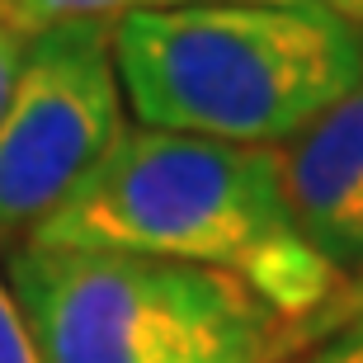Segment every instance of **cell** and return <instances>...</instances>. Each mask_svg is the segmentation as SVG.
<instances>
[{"instance_id":"obj_1","label":"cell","mask_w":363,"mask_h":363,"mask_svg":"<svg viewBox=\"0 0 363 363\" xmlns=\"http://www.w3.org/2000/svg\"><path fill=\"white\" fill-rule=\"evenodd\" d=\"M24 245L236 274L283 325L345 283L288 227L279 151L151 128H128Z\"/></svg>"},{"instance_id":"obj_2","label":"cell","mask_w":363,"mask_h":363,"mask_svg":"<svg viewBox=\"0 0 363 363\" xmlns=\"http://www.w3.org/2000/svg\"><path fill=\"white\" fill-rule=\"evenodd\" d=\"M113 67L137 128L279 151L363 81V33L269 5L128 10Z\"/></svg>"},{"instance_id":"obj_3","label":"cell","mask_w":363,"mask_h":363,"mask_svg":"<svg viewBox=\"0 0 363 363\" xmlns=\"http://www.w3.org/2000/svg\"><path fill=\"white\" fill-rule=\"evenodd\" d=\"M0 274L43 363H279L283 321L236 274L43 245Z\"/></svg>"},{"instance_id":"obj_4","label":"cell","mask_w":363,"mask_h":363,"mask_svg":"<svg viewBox=\"0 0 363 363\" xmlns=\"http://www.w3.org/2000/svg\"><path fill=\"white\" fill-rule=\"evenodd\" d=\"M128 133L113 24L28 33L0 118V259L19 250Z\"/></svg>"},{"instance_id":"obj_5","label":"cell","mask_w":363,"mask_h":363,"mask_svg":"<svg viewBox=\"0 0 363 363\" xmlns=\"http://www.w3.org/2000/svg\"><path fill=\"white\" fill-rule=\"evenodd\" d=\"M288 227L340 279L363 269V81L279 147Z\"/></svg>"},{"instance_id":"obj_6","label":"cell","mask_w":363,"mask_h":363,"mask_svg":"<svg viewBox=\"0 0 363 363\" xmlns=\"http://www.w3.org/2000/svg\"><path fill=\"white\" fill-rule=\"evenodd\" d=\"M359 311H363V269L350 274V279L340 283L321 307L307 311L297 325H283V335H279V363H297L307 350H316L321 340L335 335L340 325H350Z\"/></svg>"},{"instance_id":"obj_7","label":"cell","mask_w":363,"mask_h":363,"mask_svg":"<svg viewBox=\"0 0 363 363\" xmlns=\"http://www.w3.org/2000/svg\"><path fill=\"white\" fill-rule=\"evenodd\" d=\"M0 5L28 33L57 24H113L128 10H137V0H0Z\"/></svg>"},{"instance_id":"obj_8","label":"cell","mask_w":363,"mask_h":363,"mask_svg":"<svg viewBox=\"0 0 363 363\" xmlns=\"http://www.w3.org/2000/svg\"><path fill=\"white\" fill-rule=\"evenodd\" d=\"M0 363H43L38 345H33L24 316H19V302H14L10 283H5V274H0Z\"/></svg>"},{"instance_id":"obj_9","label":"cell","mask_w":363,"mask_h":363,"mask_svg":"<svg viewBox=\"0 0 363 363\" xmlns=\"http://www.w3.org/2000/svg\"><path fill=\"white\" fill-rule=\"evenodd\" d=\"M28 48V28H19L10 19V10L0 5V118H5V104H10L14 76H19V62H24Z\"/></svg>"},{"instance_id":"obj_10","label":"cell","mask_w":363,"mask_h":363,"mask_svg":"<svg viewBox=\"0 0 363 363\" xmlns=\"http://www.w3.org/2000/svg\"><path fill=\"white\" fill-rule=\"evenodd\" d=\"M297 363H363V311L350 325H340L330 340H321L316 350H307Z\"/></svg>"},{"instance_id":"obj_11","label":"cell","mask_w":363,"mask_h":363,"mask_svg":"<svg viewBox=\"0 0 363 363\" xmlns=\"http://www.w3.org/2000/svg\"><path fill=\"white\" fill-rule=\"evenodd\" d=\"M297 5L325 14V19H335V24L354 28V33H363V0H297Z\"/></svg>"},{"instance_id":"obj_12","label":"cell","mask_w":363,"mask_h":363,"mask_svg":"<svg viewBox=\"0 0 363 363\" xmlns=\"http://www.w3.org/2000/svg\"><path fill=\"white\" fill-rule=\"evenodd\" d=\"M179 5H269V10H302L297 0H137V10H179Z\"/></svg>"}]
</instances>
